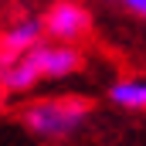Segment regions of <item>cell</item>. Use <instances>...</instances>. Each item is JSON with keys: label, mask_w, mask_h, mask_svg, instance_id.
<instances>
[{"label": "cell", "mask_w": 146, "mask_h": 146, "mask_svg": "<svg viewBox=\"0 0 146 146\" xmlns=\"http://www.w3.org/2000/svg\"><path fill=\"white\" fill-rule=\"evenodd\" d=\"M88 115L92 106L82 95H41L21 109V126L44 143H61L72 139L88 122Z\"/></svg>", "instance_id": "cell-1"}, {"label": "cell", "mask_w": 146, "mask_h": 146, "mask_svg": "<svg viewBox=\"0 0 146 146\" xmlns=\"http://www.w3.org/2000/svg\"><path fill=\"white\" fill-rule=\"evenodd\" d=\"M41 17H44V27H48L51 41L82 44L92 34V10L85 7V0H51Z\"/></svg>", "instance_id": "cell-2"}, {"label": "cell", "mask_w": 146, "mask_h": 146, "mask_svg": "<svg viewBox=\"0 0 146 146\" xmlns=\"http://www.w3.org/2000/svg\"><path fill=\"white\" fill-rule=\"evenodd\" d=\"M44 41H48V27H44V17H37V14H21V17H14V21L3 27L7 54L34 51L37 44H44Z\"/></svg>", "instance_id": "cell-3"}, {"label": "cell", "mask_w": 146, "mask_h": 146, "mask_svg": "<svg viewBox=\"0 0 146 146\" xmlns=\"http://www.w3.org/2000/svg\"><path fill=\"white\" fill-rule=\"evenodd\" d=\"M106 95L122 112H146V75H119Z\"/></svg>", "instance_id": "cell-4"}, {"label": "cell", "mask_w": 146, "mask_h": 146, "mask_svg": "<svg viewBox=\"0 0 146 146\" xmlns=\"http://www.w3.org/2000/svg\"><path fill=\"white\" fill-rule=\"evenodd\" d=\"M119 7H122L129 17H136V21L146 24V0H119Z\"/></svg>", "instance_id": "cell-5"}, {"label": "cell", "mask_w": 146, "mask_h": 146, "mask_svg": "<svg viewBox=\"0 0 146 146\" xmlns=\"http://www.w3.org/2000/svg\"><path fill=\"white\" fill-rule=\"evenodd\" d=\"M7 58V44H3V31H0V61Z\"/></svg>", "instance_id": "cell-6"}, {"label": "cell", "mask_w": 146, "mask_h": 146, "mask_svg": "<svg viewBox=\"0 0 146 146\" xmlns=\"http://www.w3.org/2000/svg\"><path fill=\"white\" fill-rule=\"evenodd\" d=\"M92 3H112V7H119V0H92Z\"/></svg>", "instance_id": "cell-7"}]
</instances>
